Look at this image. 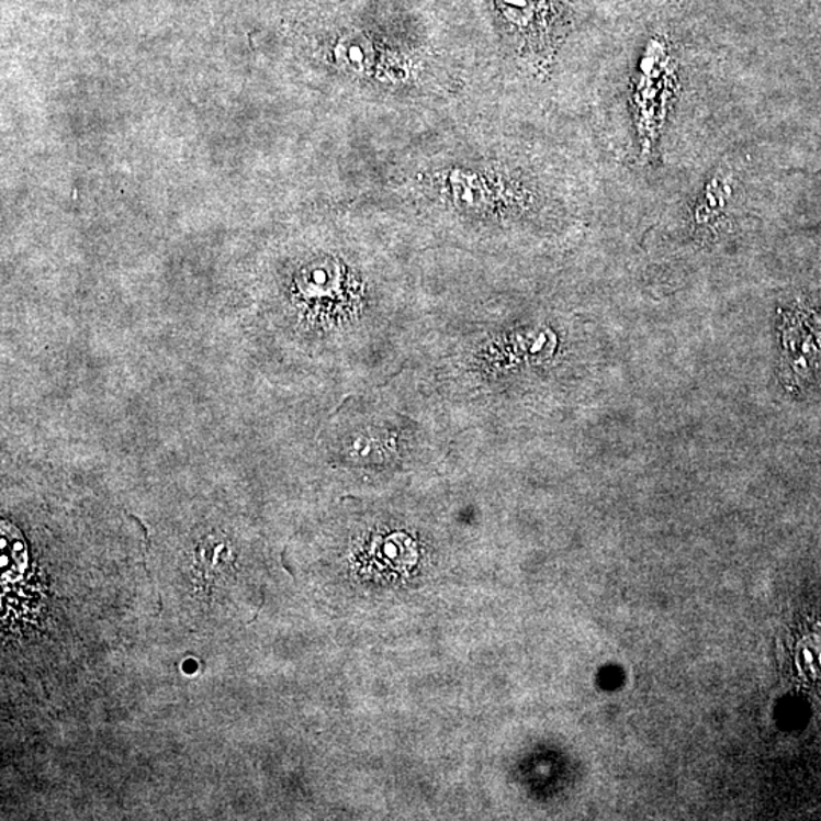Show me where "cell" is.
<instances>
[{
  "label": "cell",
  "instance_id": "1",
  "mask_svg": "<svg viewBox=\"0 0 821 821\" xmlns=\"http://www.w3.org/2000/svg\"><path fill=\"white\" fill-rule=\"evenodd\" d=\"M497 33L519 61L542 72L570 33L575 0H485Z\"/></svg>",
  "mask_w": 821,
  "mask_h": 821
}]
</instances>
